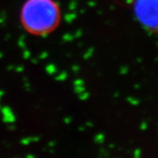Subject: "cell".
<instances>
[{"mask_svg": "<svg viewBox=\"0 0 158 158\" xmlns=\"http://www.w3.org/2000/svg\"><path fill=\"white\" fill-rule=\"evenodd\" d=\"M21 21L29 33H48L60 20V11L53 0H27L21 10Z\"/></svg>", "mask_w": 158, "mask_h": 158, "instance_id": "cell-1", "label": "cell"}, {"mask_svg": "<svg viewBox=\"0 0 158 158\" xmlns=\"http://www.w3.org/2000/svg\"><path fill=\"white\" fill-rule=\"evenodd\" d=\"M134 12L144 28L158 33V0H134Z\"/></svg>", "mask_w": 158, "mask_h": 158, "instance_id": "cell-2", "label": "cell"}]
</instances>
